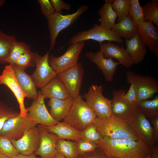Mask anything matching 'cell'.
Wrapping results in <instances>:
<instances>
[{"mask_svg":"<svg viewBox=\"0 0 158 158\" xmlns=\"http://www.w3.org/2000/svg\"><path fill=\"white\" fill-rule=\"evenodd\" d=\"M95 142L108 157L145 158L152 153V148L140 139H112L102 137Z\"/></svg>","mask_w":158,"mask_h":158,"instance_id":"cell-1","label":"cell"},{"mask_svg":"<svg viewBox=\"0 0 158 158\" xmlns=\"http://www.w3.org/2000/svg\"><path fill=\"white\" fill-rule=\"evenodd\" d=\"M94 123L102 137L112 139L130 138L137 140H139L135 131L127 122L113 115L104 119L97 118Z\"/></svg>","mask_w":158,"mask_h":158,"instance_id":"cell-2","label":"cell"},{"mask_svg":"<svg viewBox=\"0 0 158 158\" xmlns=\"http://www.w3.org/2000/svg\"><path fill=\"white\" fill-rule=\"evenodd\" d=\"M83 97L80 95L73 99L72 104L63 121L81 132L94 123L97 118L93 111L83 99Z\"/></svg>","mask_w":158,"mask_h":158,"instance_id":"cell-3","label":"cell"},{"mask_svg":"<svg viewBox=\"0 0 158 158\" xmlns=\"http://www.w3.org/2000/svg\"><path fill=\"white\" fill-rule=\"evenodd\" d=\"M88 8L87 5H81L75 12L66 15L55 11L47 18L50 34V51L54 48L59 33L74 23Z\"/></svg>","mask_w":158,"mask_h":158,"instance_id":"cell-4","label":"cell"},{"mask_svg":"<svg viewBox=\"0 0 158 158\" xmlns=\"http://www.w3.org/2000/svg\"><path fill=\"white\" fill-rule=\"evenodd\" d=\"M103 92L101 85L93 84L83 97L99 119L108 118L112 115L111 101L104 96Z\"/></svg>","mask_w":158,"mask_h":158,"instance_id":"cell-5","label":"cell"},{"mask_svg":"<svg viewBox=\"0 0 158 158\" xmlns=\"http://www.w3.org/2000/svg\"><path fill=\"white\" fill-rule=\"evenodd\" d=\"M37 124L28 114L25 116H21L20 114L5 122L0 131V136L6 137L11 140H17Z\"/></svg>","mask_w":158,"mask_h":158,"instance_id":"cell-6","label":"cell"},{"mask_svg":"<svg viewBox=\"0 0 158 158\" xmlns=\"http://www.w3.org/2000/svg\"><path fill=\"white\" fill-rule=\"evenodd\" d=\"M127 83L134 84L136 88L139 102L147 100L158 92V82L154 77L138 74L132 71L126 72Z\"/></svg>","mask_w":158,"mask_h":158,"instance_id":"cell-7","label":"cell"},{"mask_svg":"<svg viewBox=\"0 0 158 158\" xmlns=\"http://www.w3.org/2000/svg\"><path fill=\"white\" fill-rule=\"evenodd\" d=\"M85 45V42L71 44L64 53L60 56L56 57L49 56V64L57 75L78 63L80 54Z\"/></svg>","mask_w":158,"mask_h":158,"instance_id":"cell-8","label":"cell"},{"mask_svg":"<svg viewBox=\"0 0 158 158\" xmlns=\"http://www.w3.org/2000/svg\"><path fill=\"white\" fill-rule=\"evenodd\" d=\"M88 40H93L99 43L104 41H113L120 44L123 42V39L112 30L105 29L95 24L91 28L79 32L72 37L68 44L85 42Z\"/></svg>","mask_w":158,"mask_h":158,"instance_id":"cell-9","label":"cell"},{"mask_svg":"<svg viewBox=\"0 0 158 158\" xmlns=\"http://www.w3.org/2000/svg\"><path fill=\"white\" fill-rule=\"evenodd\" d=\"M126 122L134 130L139 139L151 148L157 144L155 142L153 127L138 108L131 118Z\"/></svg>","mask_w":158,"mask_h":158,"instance_id":"cell-10","label":"cell"},{"mask_svg":"<svg viewBox=\"0 0 158 158\" xmlns=\"http://www.w3.org/2000/svg\"><path fill=\"white\" fill-rule=\"evenodd\" d=\"M49 53L48 51L41 56L37 53H34L36 68L31 77L37 88H42L57 75L49 64Z\"/></svg>","mask_w":158,"mask_h":158,"instance_id":"cell-11","label":"cell"},{"mask_svg":"<svg viewBox=\"0 0 158 158\" xmlns=\"http://www.w3.org/2000/svg\"><path fill=\"white\" fill-rule=\"evenodd\" d=\"M84 72L82 64L78 62L75 66L57 75L73 99L80 95Z\"/></svg>","mask_w":158,"mask_h":158,"instance_id":"cell-12","label":"cell"},{"mask_svg":"<svg viewBox=\"0 0 158 158\" xmlns=\"http://www.w3.org/2000/svg\"><path fill=\"white\" fill-rule=\"evenodd\" d=\"M1 84L6 85L12 91L18 102L20 115L22 116H26L28 114L27 109L24 104L26 97L18 83L14 70L11 64L5 66L0 75V85Z\"/></svg>","mask_w":158,"mask_h":158,"instance_id":"cell-13","label":"cell"},{"mask_svg":"<svg viewBox=\"0 0 158 158\" xmlns=\"http://www.w3.org/2000/svg\"><path fill=\"white\" fill-rule=\"evenodd\" d=\"M40 137V128L36 126L28 131L20 139L11 140L20 154L28 155L33 154L38 149Z\"/></svg>","mask_w":158,"mask_h":158,"instance_id":"cell-14","label":"cell"},{"mask_svg":"<svg viewBox=\"0 0 158 158\" xmlns=\"http://www.w3.org/2000/svg\"><path fill=\"white\" fill-rule=\"evenodd\" d=\"M126 93L123 89L115 90L112 92L113 98L111 100L112 114L126 122L129 121L138 107L126 102L123 97Z\"/></svg>","mask_w":158,"mask_h":158,"instance_id":"cell-15","label":"cell"},{"mask_svg":"<svg viewBox=\"0 0 158 158\" xmlns=\"http://www.w3.org/2000/svg\"><path fill=\"white\" fill-rule=\"evenodd\" d=\"M45 98L40 91L38 92L37 99L34 100L27 109L29 115L37 124L46 126H53L59 122L55 120L48 110L44 103Z\"/></svg>","mask_w":158,"mask_h":158,"instance_id":"cell-16","label":"cell"},{"mask_svg":"<svg viewBox=\"0 0 158 158\" xmlns=\"http://www.w3.org/2000/svg\"><path fill=\"white\" fill-rule=\"evenodd\" d=\"M85 55L101 71L107 81L110 82L113 81L117 67L120 64L118 62L114 61L111 58H105L100 50L95 52L87 51L85 52Z\"/></svg>","mask_w":158,"mask_h":158,"instance_id":"cell-17","label":"cell"},{"mask_svg":"<svg viewBox=\"0 0 158 158\" xmlns=\"http://www.w3.org/2000/svg\"><path fill=\"white\" fill-rule=\"evenodd\" d=\"M137 32L145 45L158 58V30L154 24L147 21L137 26Z\"/></svg>","mask_w":158,"mask_h":158,"instance_id":"cell-18","label":"cell"},{"mask_svg":"<svg viewBox=\"0 0 158 158\" xmlns=\"http://www.w3.org/2000/svg\"><path fill=\"white\" fill-rule=\"evenodd\" d=\"M100 51L106 58H114L116 59L120 64L128 68L134 64L130 55L122 45L120 47L108 42L107 43H99Z\"/></svg>","mask_w":158,"mask_h":158,"instance_id":"cell-19","label":"cell"},{"mask_svg":"<svg viewBox=\"0 0 158 158\" xmlns=\"http://www.w3.org/2000/svg\"><path fill=\"white\" fill-rule=\"evenodd\" d=\"M40 141L39 147L33 154L41 158H52L57 152L56 145L59 139L56 134L47 131L42 125H39Z\"/></svg>","mask_w":158,"mask_h":158,"instance_id":"cell-20","label":"cell"},{"mask_svg":"<svg viewBox=\"0 0 158 158\" xmlns=\"http://www.w3.org/2000/svg\"><path fill=\"white\" fill-rule=\"evenodd\" d=\"M11 65L14 70L18 83L26 97L34 100L36 99L38 97V92L31 76L27 74L25 70L15 64Z\"/></svg>","mask_w":158,"mask_h":158,"instance_id":"cell-21","label":"cell"},{"mask_svg":"<svg viewBox=\"0 0 158 158\" xmlns=\"http://www.w3.org/2000/svg\"><path fill=\"white\" fill-rule=\"evenodd\" d=\"M42 126L47 131L56 135L59 139L77 141L83 138L81 131L64 121L59 122L53 126Z\"/></svg>","mask_w":158,"mask_h":158,"instance_id":"cell-22","label":"cell"},{"mask_svg":"<svg viewBox=\"0 0 158 158\" xmlns=\"http://www.w3.org/2000/svg\"><path fill=\"white\" fill-rule=\"evenodd\" d=\"M126 49L134 64H138L144 59L147 53V48L137 32L130 39L126 40Z\"/></svg>","mask_w":158,"mask_h":158,"instance_id":"cell-23","label":"cell"},{"mask_svg":"<svg viewBox=\"0 0 158 158\" xmlns=\"http://www.w3.org/2000/svg\"><path fill=\"white\" fill-rule=\"evenodd\" d=\"M40 91L45 99H65L71 97L65 86L57 75L41 88Z\"/></svg>","mask_w":158,"mask_h":158,"instance_id":"cell-24","label":"cell"},{"mask_svg":"<svg viewBox=\"0 0 158 158\" xmlns=\"http://www.w3.org/2000/svg\"><path fill=\"white\" fill-rule=\"evenodd\" d=\"M73 100L72 97L65 99H50L48 105L50 107L49 113L53 118L57 122L63 120L71 108Z\"/></svg>","mask_w":158,"mask_h":158,"instance_id":"cell-25","label":"cell"},{"mask_svg":"<svg viewBox=\"0 0 158 158\" xmlns=\"http://www.w3.org/2000/svg\"><path fill=\"white\" fill-rule=\"evenodd\" d=\"M114 0H105L104 4L98 11L99 16L98 21L99 25L107 30H111L116 23L117 18L116 14L113 9L112 3Z\"/></svg>","mask_w":158,"mask_h":158,"instance_id":"cell-26","label":"cell"},{"mask_svg":"<svg viewBox=\"0 0 158 158\" xmlns=\"http://www.w3.org/2000/svg\"><path fill=\"white\" fill-rule=\"evenodd\" d=\"M121 38L129 39L137 32V26L129 16L116 23L111 29Z\"/></svg>","mask_w":158,"mask_h":158,"instance_id":"cell-27","label":"cell"},{"mask_svg":"<svg viewBox=\"0 0 158 158\" xmlns=\"http://www.w3.org/2000/svg\"><path fill=\"white\" fill-rule=\"evenodd\" d=\"M56 149L66 158H78L76 141L59 139L56 144Z\"/></svg>","mask_w":158,"mask_h":158,"instance_id":"cell-28","label":"cell"},{"mask_svg":"<svg viewBox=\"0 0 158 158\" xmlns=\"http://www.w3.org/2000/svg\"><path fill=\"white\" fill-rule=\"evenodd\" d=\"M16 40L15 36L9 35L0 30V63H7L9 51Z\"/></svg>","mask_w":158,"mask_h":158,"instance_id":"cell-29","label":"cell"},{"mask_svg":"<svg viewBox=\"0 0 158 158\" xmlns=\"http://www.w3.org/2000/svg\"><path fill=\"white\" fill-rule=\"evenodd\" d=\"M138 108L147 118H150L158 116V95L151 100L139 102Z\"/></svg>","mask_w":158,"mask_h":158,"instance_id":"cell-30","label":"cell"},{"mask_svg":"<svg viewBox=\"0 0 158 158\" xmlns=\"http://www.w3.org/2000/svg\"><path fill=\"white\" fill-rule=\"evenodd\" d=\"M30 50V46L22 42L16 40L14 42L9 51L7 63L15 64L19 58L26 52Z\"/></svg>","mask_w":158,"mask_h":158,"instance_id":"cell-31","label":"cell"},{"mask_svg":"<svg viewBox=\"0 0 158 158\" xmlns=\"http://www.w3.org/2000/svg\"><path fill=\"white\" fill-rule=\"evenodd\" d=\"M145 21L153 23L158 28V1L152 0L142 7Z\"/></svg>","mask_w":158,"mask_h":158,"instance_id":"cell-32","label":"cell"},{"mask_svg":"<svg viewBox=\"0 0 158 158\" xmlns=\"http://www.w3.org/2000/svg\"><path fill=\"white\" fill-rule=\"evenodd\" d=\"M130 5V0H114L112 6L118 18L117 22L129 16Z\"/></svg>","mask_w":158,"mask_h":158,"instance_id":"cell-33","label":"cell"},{"mask_svg":"<svg viewBox=\"0 0 158 158\" xmlns=\"http://www.w3.org/2000/svg\"><path fill=\"white\" fill-rule=\"evenodd\" d=\"M129 16L130 17L136 26L145 21L142 7L138 0H130Z\"/></svg>","mask_w":158,"mask_h":158,"instance_id":"cell-34","label":"cell"},{"mask_svg":"<svg viewBox=\"0 0 158 158\" xmlns=\"http://www.w3.org/2000/svg\"><path fill=\"white\" fill-rule=\"evenodd\" d=\"M0 154L10 158L20 154L13 146L10 139L2 136H0Z\"/></svg>","mask_w":158,"mask_h":158,"instance_id":"cell-35","label":"cell"},{"mask_svg":"<svg viewBox=\"0 0 158 158\" xmlns=\"http://www.w3.org/2000/svg\"><path fill=\"white\" fill-rule=\"evenodd\" d=\"M20 113L9 107L2 101H0V132L5 122L10 118L18 116Z\"/></svg>","mask_w":158,"mask_h":158,"instance_id":"cell-36","label":"cell"},{"mask_svg":"<svg viewBox=\"0 0 158 158\" xmlns=\"http://www.w3.org/2000/svg\"><path fill=\"white\" fill-rule=\"evenodd\" d=\"M15 64L25 70L29 67L35 66L34 53L31 50L26 52L19 58Z\"/></svg>","mask_w":158,"mask_h":158,"instance_id":"cell-37","label":"cell"},{"mask_svg":"<svg viewBox=\"0 0 158 158\" xmlns=\"http://www.w3.org/2000/svg\"><path fill=\"white\" fill-rule=\"evenodd\" d=\"M77 152L78 155L91 152L98 147L94 142L82 138L76 141Z\"/></svg>","mask_w":158,"mask_h":158,"instance_id":"cell-38","label":"cell"},{"mask_svg":"<svg viewBox=\"0 0 158 158\" xmlns=\"http://www.w3.org/2000/svg\"><path fill=\"white\" fill-rule=\"evenodd\" d=\"M82 138L95 142L100 140L102 136L97 131L94 123L89 125L81 131Z\"/></svg>","mask_w":158,"mask_h":158,"instance_id":"cell-39","label":"cell"},{"mask_svg":"<svg viewBox=\"0 0 158 158\" xmlns=\"http://www.w3.org/2000/svg\"><path fill=\"white\" fill-rule=\"evenodd\" d=\"M130 84L128 91L123 96V100L128 104L138 107L139 102L137 89L134 84Z\"/></svg>","mask_w":158,"mask_h":158,"instance_id":"cell-40","label":"cell"},{"mask_svg":"<svg viewBox=\"0 0 158 158\" xmlns=\"http://www.w3.org/2000/svg\"><path fill=\"white\" fill-rule=\"evenodd\" d=\"M40 6L41 12L45 17L47 18L54 13L55 11L49 0H38Z\"/></svg>","mask_w":158,"mask_h":158,"instance_id":"cell-41","label":"cell"},{"mask_svg":"<svg viewBox=\"0 0 158 158\" xmlns=\"http://www.w3.org/2000/svg\"><path fill=\"white\" fill-rule=\"evenodd\" d=\"M78 158H108V157L98 147L91 152L79 155Z\"/></svg>","mask_w":158,"mask_h":158,"instance_id":"cell-42","label":"cell"},{"mask_svg":"<svg viewBox=\"0 0 158 158\" xmlns=\"http://www.w3.org/2000/svg\"><path fill=\"white\" fill-rule=\"evenodd\" d=\"M53 8L56 12L62 13V11L65 10L69 11L71 8V5L65 3L61 0H50Z\"/></svg>","mask_w":158,"mask_h":158,"instance_id":"cell-43","label":"cell"},{"mask_svg":"<svg viewBox=\"0 0 158 158\" xmlns=\"http://www.w3.org/2000/svg\"><path fill=\"white\" fill-rule=\"evenodd\" d=\"M153 127L155 140L156 144L158 143V116L150 118Z\"/></svg>","mask_w":158,"mask_h":158,"instance_id":"cell-44","label":"cell"},{"mask_svg":"<svg viewBox=\"0 0 158 158\" xmlns=\"http://www.w3.org/2000/svg\"><path fill=\"white\" fill-rule=\"evenodd\" d=\"M150 158H158V144L152 148V153Z\"/></svg>","mask_w":158,"mask_h":158,"instance_id":"cell-45","label":"cell"},{"mask_svg":"<svg viewBox=\"0 0 158 158\" xmlns=\"http://www.w3.org/2000/svg\"><path fill=\"white\" fill-rule=\"evenodd\" d=\"M11 158H41L37 157L34 154L28 155H25L21 154L13 157Z\"/></svg>","mask_w":158,"mask_h":158,"instance_id":"cell-46","label":"cell"},{"mask_svg":"<svg viewBox=\"0 0 158 158\" xmlns=\"http://www.w3.org/2000/svg\"><path fill=\"white\" fill-rule=\"evenodd\" d=\"M52 158H66L65 157L57 151L55 155Z\"/></svg>","mask_w":158,"mask_h":158,"instance_id":"cell-47","label":"cell"},{"mask_svg":"<svg viewBox=\"0 0 158 158\" xmlns=\"http://www.w3.org/2000/svg\"><path fill=\"white\" fill-rule=\"evenodd\" d=\"M0 158H10L4 154H0Z\"/></svg>","mask_w":158,"mask_h":158,"instance_id":"cell-48","label":"cell"},{"mask_svg":"<svg viewBox=\"0 0 158 158\" xmlns=\"http://www.w3.org/2000/svg\"><path fill=\"white\" fill-rule=\"evenodd\" d=\"M5 1L3 0H0V7L2 6L4 4Z\"/></svg>","mask_w":158,"mask_h":158,"instance_id":"cell-49","label":"cell"},{"mask_svg":"<svg viewBox=\"0 0 158 158\" xmlns=\"http://www.w3.org/2000/svg\"><path fill=\"white\" fill-rule=\"evenodd\" d=\"M108 158H121L120 157H108Z\"/></svg>","mask_w":158,"mask_h":158,"instance_id":"cell-50","label":"cell"},{"mask_svg":"<svg viewBox=\"0 0 158 158\" xmlns=\"http://www.w3.org/2000/svg\"><path fill=\"white\" fill-rule=\"evenodd\" d=\"M151 153L149 154L145 158H150V156L151 155Z\"/></svg>","mask_w":158,"mask_h":158,"instance_id":"cell-51","label":"cell"}]
</instances>
